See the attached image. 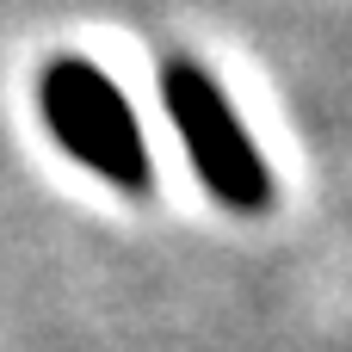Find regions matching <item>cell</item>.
<instances>
[{"label":"cell","mask_w":352,"mask_h":352,"mask_svg":"<svg viewBox=\"0 0 352 352\" xmlns=\"http://www.w3.org/2000/svg\"><path fill=\"white\" fill-rule=\"evenodd\" d=\"M37 111L50 124V136L93 167L99 179H111L118 192H148V142L142 124L130 111V99L105 80V68H93L87 56H56L37 74Z\"/></svg>","instance_id":"obj_1"},{"label":"cell","mask_w":352,"mask_h":352,"mask_svg":"<svg viewBox=\"0 0 352 352\" xmlns=\"http://www.w3.org/2000/svg\"><path fill=\"white\" fill-rule=\"evenodd\" d=\"M161 99H167V118H173V130H179L198 179H204V192L217 204H229V210H248V217L266 210L272 204V167L254 148L248 124L235 118L229 93L198 62L167 56L161 62Z\"/></svg>","instance_id":"obj_2"}]
</instances>
